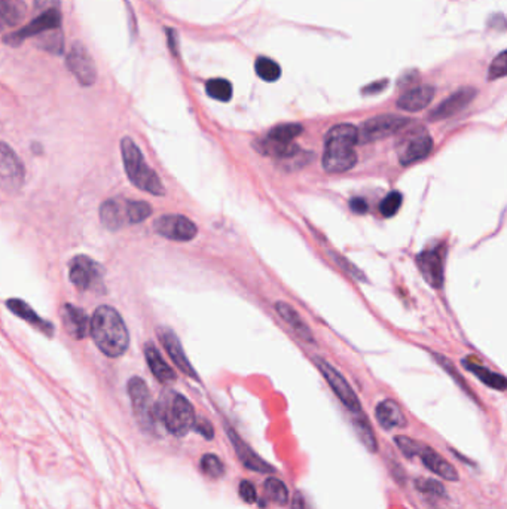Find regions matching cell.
Here are the masks:
<instances>
[{"mask_svg":"<svg viewBox=\"0 0 507 509\" xmlns=\"http://www.w3.org/2000/svg\"><path fill=\"white\" fill-rule=\"evenodd\" d=\"M62 313V319L66 332L75 339L85 338V335L90 331V319L79 307H75L71 304H64L60 310Z\"/></svg>","mask_w":507,"mask_h":509,"instance_id":"cell-20","label":"cell"},{"mask_svg":"<svg viewBox=\"0 0 507 509\" xmlns=\"http://www.w3.org/2000/svg\"><path fill=\"white\" fill-rule=\"evenodd\" d=\"M354 416H356L354 428H356V432L359 435L361 444H363L368 448L369 453H377L378 452V441L375 438V433H373L366 416H363V413L354 414Z\"/></svg>","mask_w":507,"mask_h":509,"instance_id":"cell-28","label":"cell"},{"mask_svg":"<svg viewBox=\"0 0 507 509\" xmlns=\"http://www.w3.org/2000/svg\"><path fill=\"white\" fill-rule=\"evenodd\" d=\"M433 97H434V88L431 85H419V87L406 91L401 99L397 100V106L405 112H419L431 103Z\"/></svg>","mask_w":507,"mask_h":509,"instance_id":"cell-23","label":"cell"},{"mask_svg":"<svg viewBox=\"0 0 507 509\" xmlns=\"http://www.w3.org/2000/svg\"><path fill=\"white\" fill-rule=\"evenodd\" d=\"M433 149V140L424 128L408 130L396 143L397 156L402 165H412L426 160Z\"/></svg>","mask_w":507,"mask_h":509,"instance_id":"cell-6","label":"cell"},{"mask_svg":"<svg viewBox=\"0 0 507 509\" xmlns=\"http://www.w3.org/2000/svg\"><path fill=\"white\" fill-rule=\"evenodd\" d=\"M434 358L438 359L439 365H440V367H442L446 372H448V374L451 375V377H454V379H455V381H457L458 384H460V386L463 387V389H464L468 395H472V396H473V393L467 389V386H466V383H464V380H463L461 375H458V372L455 371V368H454V365H452L450 359H446V358H443V356H440V355H434Z\"/></svg>","mask_w":507,"mask_h":509,"instance_id":"cell-39","label":"cell"},{"mask_svg":"<svg viewBox=\"0 0 507 509\" xmlns=\"http://www.w3.org/2000/svg\"><path fill=\"white\" fill-rule=\"evenodd\" d=\"M417 265L419 273L430 286L440 287L443 285V277H445L443 246H436L433 249L421 252L417 257Z\"/></svg>","mask_w":507,"mask_h":509,"instance_id":"cell-14","label":"cell"},{"mask_svg":"<svg viewBox=\"0 0 507 509\" xmlns=\"http://www.w3.org/2000/svg\"><path fill=\"white\" fill-rule=\"evenodd\" d=\"M27 14V5L22 0H0V33L14 29Z\"/></svg>","mask_w":507,"mask_h":509,"instance_id":"cell-26","label":"cell"},{"mask_svg":"<svg viewBox=\"0 0 507 509\" xmlns=\"http://www.w3.org/2000/svg\"><path fill=\"white\" fill-rule=\"evenodd\" d=\"M205 91L217 102H229L232 97V85L222 78H214L205 83Z\"/></svg>","mask_w":507,"mask_h":509,"instance_id":"cell-31","label":"cell"},{"mask_svg":"<svg viewBox=\"0 0 507 509\" xmlns=\"http://www.w3.org/2000/svg\"><path fill=\"white\" fill-rule=\"evenodd\" d=\"M155 417L164 423L165 429L174 436L188 435L195 423V409L189 399L176 392H168L155 404Z\"/></svg>","mask_w":507,"mask_h":509,"instance_id":"cell-3","label":"cell"},{"mask_svg":"<svg viewBox=\"0 0 507 509\" xmlns=\"http://www.w3.org/2000/svg\"><path fill=\"white\" fill-rule=\"evenodd\" d=\"M200 468H201V470L204 472L205 475L210 477V478H214V480L223 477V474H225L223 462L216 454H211V453L204 454L201 457Z\"/></svg>","mask_w":507,"mask_h":509,"instance_id":"cell-32","label":"cell"},{"mask_svg":"<svg viewBox=\"0 0 507 509\" xmlns=\"http://www.w3.org/2000/svg\"><path fill=\"white\" fill-rule=\"evenodd\" d=\"M402 203H403L402 194L393 191L389 194V196H385V198L381 201L380 212L384 217H393L397 215V212L401 210Z\"/></svg>","mask_w":507,"mask_h":509,"instance_id":"cell-34","label":"cell"},{"mask_svg":"<svg viewBox=\"0 0 507 509\" xmlns=\"http://www.w3.org/2000/svg\"><path fill=\"white\" fill-rule=\"evenodd\" d=\"M504 76H506V53L501 51L496 58H494V62L489 66L488 79L494 81Z\"/></svg>","mask_w":507,"mask_h":509,"instance_id":"cell-38","label":"cell"},{"mask_svg":"<svg viewBox=\"0 0 507 509\" xmlns=\"http://www.w3.org/2000/svg\"><path fill=\"white\" fill-rule=\"evenodd\" d=\"M155 231L174 241H190L198 234L197 225L183 215H164L153 222Z\"/></svg>","mask_w":507,"mask_h":509,"instance_id":"cell-13","label":"cell"},{"mask_svg":"<svg viewBox=\"0 0 507 509\" xmlns=\"http://www.w3.org/2000/svg\"><path fill=\"white\" fill-rule=\"evenodd\" d=\"M329 254H331V257L333 258V261H335L338 265H340L341 269H342L345 273H348V274L352 276V277L357 278V280H361V282H365V280H366V276H365L363 273H361V271L357 269V266H356L353 262H349V261L344 257V254H340V253H336V252H329Z\"/></svg>","mask_w":507,"mask_h":509,"instance_id":"cell-37","label":"cell"},{"mask_svg":"<svg viewBox=\"0 0 507 509\" xmlns=\"http://www.w3.org/2000/svg\"><path fill=\"white\" fill-rule=\"evenodd\" d=\"M156 334H158V338H160L162 347L165 348L168 356H170L172 360L176 363V367L183 374H186L188 377L198 380L197 371L194 369V367L190 365V362L183 350V346H182V343H180V339L174 334V331H172L170 328H158Z\"/></svg>","mask_w":507,"mask_h":509,"instance_id":"cell-17","label":"cell"},{"mask_svg":"<svg viewBox=\"0 0 507 509\" xmlns=\"http://www.w3.org/2000/svg\"><path fill=\"white\" fill-rule=\"evenodd\" d=\"M349 209L357 215H363L368 212V203L363 198H353L349 201Z\"/></svg>","mask_w":507,"mask_h":509,"instance_id":"cell-43","label":"cell"},{"mask_svg":"<svg viewBox=\"0 0 507 509\" xmlns=\"http://www.w3.org/2000/svg\"><path fill=\"white\" fill-rule=\"evenodd\" d=\"M238 493L241 496V499H243L246 503L258 502V493H256L255 487H253V484L250 481H246V480L241 481Z\"/></svg>","mask_w":507,"mask_h":509,"instance_id":"cell-40","label":"cell"},{"mask_svg":"<svg viewBox=\"0 0 507 509\" xmlns=\"http://www.w3.org/2000/svg\"><path fill=\"white\" fill-rule=\"evenodd\" d=\"M6 306H8V308H9L12 313L17 314L18 318H21L22 320H26V322H27V323H30L32 326H34L36 330H39L41 332H43V334H45V335H48V337H53V335H54V326H53L50 322H46V320H43L42 318H39V316H38V313H36V311H34V310H33V308L27 304L26 301L17 299V298H14V299H8Z\"/></svg>","mask_w":507,"mask_h":509,"instance_id":"cell-24","label":"cell"},{"mask_svg":"<svg viewBox=\"0 0 507 509\" xmlns=\"http://www.w3.org/2000/svg\"><path fill=\"white\" fill-rule=\"evenodd\" d=\"M226 433L229 436V440H231L234 450L244 468L253 472H261V474H272V472H275V468L271 466L267 460H263L261 456H258L255 450H253L249 444H246L243 438H241L232 428L226 426Z\"/></svg>","mask_w":507,"mask_h":509,"instance_id":"cell-16","label":"cell"},{"mask_svg":"<svg viewBox=\"0 0 507 509\" xmlns=\"http://www.w3.org/2000/svg\"><path fill=\"white\" fill-rule=\"evenodd\" d=\"M144 358H146L148 365L156 380L164 384L176 381L177 375H176L174 369L164 360L162 355L160 353V350L156 348L152 343H148L146 346H144Z\"/></svg>","mask_w":507,"mask_h":509,"instance_id":"cell-25","label":"cell"},{"mask_svg":"<svg viewBox=\"0 0 507 509\" xmlns=\"http://www.w3.org/2000/svg\"><path fill=\"white\" fill-rule=\"evenodd\" d=\"M120 154H123L124 167L131 184L141 191L152 194V196L162 197L165 194L162 182L144 161L136 142L131 137H124L120 140Z\"/></svg>","mask_w":507,"mask_h":509,"instance_id":"cell-4","label":"cell"},{"mask_svg":"<svg viewBox=\"0 0 507 509\" xmlns=\"http://www.w3.org/2000/svg\"><path fill=\"white\" fill-rule=\"evenodd\" d=\"M26 177V170L9 144L0 142V186L8 192H17Z\"/></svg>","mask_w":507,"mask_h":509,"instance_id":"cell-11","label":"cell"},{"mask_svg":"<svg viewBox=\"0 0 507 509\" xmlns=\"http://www.w3.org/2000/svg\"><path fill=\"white\" fill-rule=\"evenodd\" d=\"M415 486L421 493L433 496V498H439V496L446 494L445 487L442 486V484L439 481H436V480H431V478H418L415 481Z\"/></svg>","mask_w":507,"mask_h":509,"instance_id":"cell-35","label":"cell"},{"mask_svg":"<svg viewBox=\"0 0 507 509\" xmlns=\"http://www.w3.org/2000/svg\"><path fill=\"white\" fill-rule=\"evenodd\" d=\"M410 121L403 116L397 115H381L368 119L363 123L359 131V142L357 143H372L377 140H382L389 136L396 135V133L402 131L405 127L409 125Z\"/></svg>","mask_w":507,"mask_h":509,"instance_id":"cell-9","label":"cell"},{"mask_svg":"<svg viewBox=\"0 0 507 509\" xmlns=\"http://www.w3.org/2000/svg\"><path fill=\"white\" fill-rule=\"evenodd\" d=\"M375 416L380 426L384 429H396L406 428L408 420L401 405L393 399H384L375 408Z\"/></svg>","mask_w":507,"mask_h":509,"instance_id":"cell-22","label":"cell"},{"mask_svg":"<svg viewBox=\"0 0 507 509\" xmlns=\"http://www.w3.org/2000/svg\"><path fill=\"white\" fill-rule=\"evenodd\" d=\"M38 39H39L41 48H43V50H46L48 53H53V54L63 53L64 41H63V33H60V29L46 32V33L38 36Z\"/></svg>","mask_w":507,"mask_h":509,"instance_id":"cell-33","label":"cell"},{"mask_svg":"<svg viewBox=\"0 0 507 509\" xmlns=\"http://www.w3.org/2000/svg\"><path fill=\"white\" fill-rule=\"evenodd\" d=\"M394 444L399 447V450L402 452V454L408 459H414L418 456L419 453V448H421V442L415 441V440H410L408 438V436L405 435H399L396 436L394 438Z\"/></svg>","mask_w":507,"mask_h":509,"instance_id":"cell-36","label":"cell"},{"mask_svg":"<svg viewBox=\"0 0 507 509\" xmlns=\"http://www.w3.org/2000/svg\"><path fill=\"white\" fill-rule=\"evenodd\" d=\"M90 332L95 346L109 358L123 356L128 348V330L124 319L113 307L102 306L94 311L90 320Z\"/></svg>","mask_w":507,"mask_h":509,"instance_id":"cell-1","label":"cell"},{"mask_svg":"<svg viewBox=\"0 0 507 509\" xmlns=\"http://www.w3.org/2000/svg\"><path fill=\"white\" fill-rule=\"evenodd\" d=\"M417 457L421 459L422 465H424L430 472L439 475L440 478L454 481V482L460 480V475H458L455 466L452 463H450L446 459H443L439 453L434 452L433 448H430L429 445L422 444Z\"/></svg>","mask_w":507,"mask_h":509,"instance_id":"cell-19","label":"cell"},{"mask_svg":"<svg viewBox=\"0 0 507 509\" xmlns=\"http://www.w3.org/2000/svg\"><path fill=\"white\" fill-rule=\"evenodd\" d=\"M292 509H305V499H304V496L300 494L299 491L295 493V496H293Z\"/></svg>","mask_w":507,"mask_h":509,"instance_id":"cell-44","label":"cell"},{"mask_svg":"<svg viewBox=\"0 0 507 509\" xmlns=\"http://www.w3.org/2000/svg\"><path fill=\"white\" fill-rule=\"evenodd\" d=\"M263 486H265V494H267L268 499L275 505L283 506L289 502V490L282 480L270 477L267 478V481H265Z\"/></svg>","mask_w":507,"mask_h":509,"instance_id":"cell-29","label":"cell"},{"mask_svg":"<svg viewBox=\"0 0 507 509\" xmlns=\"http://www.w3.org/2000/svg\"><path fill=\"white\" fill-rule=\"evenodd\" d=\"M256 75L265 82H275L282 76V69L279 63L268 57H259L255 63Z\"/></svg>","mask_w":507,"mask_h":509,"instance_id":"cell-30","label":"cell"},{"mask_svg":"<svg viewBox=\"0 0 507 509\" xmlns=\"http://www.w3.org/2000/svg\"><path fill=\"white\" fill-rule=\"evenodd\" d=\"M192 429H194L195 432H198L201 436H204L205 440H209V441H210V440H213V436H214V429H213L211 423H210L209 420H205V419H202V417L195 419L194 428H192Z\"/></svg>","mask_w":507,"mask_h":509,"instance_id":"cell-41","label":"cell"},{"mask_svg":"<svg viewBox=\"0 0 507 509\" xmlns=\"http://www.w3.org/2000/svg\"><path fill=\"white\" fill-rule=\"evenodd\" d=\"M314 363H316V367L321 372L324 380L328 381V384L331 386V389L333 391L336 398L340 399V401L344 404V407L348 411H352L353 414H360L361 413V404L359 401L356 392L352 389V386L348 384V381L345 380L344 375L340 371H338L333 365H331L328 360H324L323 358H314Z\"/></svg>","mask_w":507,"mask_h":509,"instance_id":"cell-8","label":"cell"},{"mask_svg":"<svg viewBox=\"0 0 507 509\" xmlns=\"http://www.w3.org/2000/svg\"><path fill=\"white\" fill-rule=\"evenodd\" d=\"M34 8L36 11H39L41 14L42 12L60 9V0H34Z\"/></svg>","mask_w":507,"mask_h":509,"instance_id":"cell-42","label":"cell"},{"mask_svg":"<svg viewBox=\"0 0 507 509\" xmlns=\"http://www.w3.org/2000/svg\"><path fill=\"white\" fill-rule=\"evenodd\" d=\"M66 65L83 87H91L97 81V67H95L94 60L83 43H74L67 54Z\"/></svg>","mask_w":507,"mask_h":509,"instance_id":"cell-12","label":"cell"},{"mask_svg":"<svg viewBox=\"0 0 507 509\" xmlns=\"http://www.w3.org/2000/svg\"><path fill=\"white\" fill-rule=\"evenodd\" d=\"M152 212V205L146 201L116 197L102 204L100 219L107 229L116 231L119 228L146 221Z\"/></svg>","mask_w":507,"mask_h":509,"instance_id":"cell-5","label":"cell"},{"mask_svg":"<svg viewBox=\"0 0 507 509\" xmlns=\"http://www.w3.org/2000/svg\"><path fill=\"white\" fill-rule=\"evenodd\" d=\"M476 97V90L472 87H464L455 91L448 99H445L436 109H433L429 119L430 121H442L451 118L452 115L461 112Z\"/></svg>","mask_w":507,"mask_h":509,"instance_id":"cell-18","label":"cell"},{"mask_svg":"<svg viewBox=\"0 0 507 509\" xmlns=\"http://www.w3.org/2000/svg\"><path fill=\"white\" fill-rule=\"evenodd\" d=\"M128 396L131 401L132 414L143 430H153L155 428V404L148 384L140 377H132L127 386Z\"/></svg>","mask_w":507,"mask_h":509,"instance_id":"cell-7","label":"cell"},{"mask_svg":"<svg viewBox=\"0 0 507 509\" xmlns=\"http://www.w3.org/2000/svg\"><path fill=\"white\" fill-rule=\"evenodd\" d=\"M103 269L87 254H78L70 262V282L81 290H97L103 285Z\"/></svg>","mask_w":507,"mask_h":509,"instance_id":"cell-10","label":"cell"},{"mask_svg":"<svg viewBox=\"0 0 507 509\" xmlns=\"http://www.w3.org/2000/svg\"><path fill=\"white\" fill-rule=\"evenodd\" d=\"M275 310L277 313H279V316L291 326V330L303 339V341L305 343H310V344H316V339H314V334L311 331V328L308 326V323L300 318V314L292 307L289 306L287 302L284 301H279L275 304Z\"/></svg>","mask_w":507,"mask_h":509,"instance_id":"cell-21","label":"cell"},{"mask_svg":"<svg viewBox=\"0 0 507 509\" xmlns=\"http://www.w3.org/2000/svg\"><path fill=\"white\" fill-rule=\"evenodd\" d=\"M463 365L466 367V369H468L470 372L475 374L482 383H485L488 387H491V389H496V391H500V392L506 391L507 381H506V379L503 377L501 374L492 372L488 368L479 365V363H476V362H470L468 359L463 360Z\"/></svg>","mask_w":507,"mask_h":509,"instance_id":"cell-27","label":"cell"},{"mask_svg":"<svg viewBox=\"0 0 507 509\" xmlns=\"http://www.w3.org/2000/svg\"><path fill=\"white\" fill-rule=\"evenodd\" d=\"M359 142V131L352 124L332 127L324 139L323 168L328 173H345L357 163L354 147Z\"/></svg>","mask_w":507,"mask_h":509,"instance_id":"cell-2","label":"cell"},{"mask_svg":"<svg viewBox=\"0 0 507 509\" xmlns=\"http://www.w3.org/2000/svg\"><path fill=\"white\" fill-rule=\"evenodd\" d=\"M60 27H62V12H60V9L42 12V14H39L38 18H34L29 26L22 27L14 34H11L6 42L11 45H18L29 38H38V36L46 32L57 30Z\"/></svg>","mask_w":507,"mask_h":509,"instance_id":"cell-15","label":"cell"}]
</instances>
